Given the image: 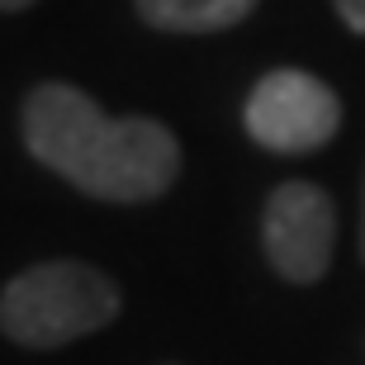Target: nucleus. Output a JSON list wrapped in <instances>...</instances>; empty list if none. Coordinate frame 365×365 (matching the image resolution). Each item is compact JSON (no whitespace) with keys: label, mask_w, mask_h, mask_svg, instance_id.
Returning a JSON list of instances; mask_svg holds the SVG:
<instances>
[{"label":"nucleus","mask_w":365,"mask_h":365,"mask_svg":"<svg viewBox=\"0 0 365 365\" xmlns=\"http://www.w3.org/2000/svg\"><path fill=\"white\" fill-rule=\"evenodd\" d=\"M19 133L38 166L105 204L162 200L180 176V143L157 119H109L86 91L43 81L19 105Z\"/></svg>","instance_id":"obj_1"},{"label":"nucleus","mask_w":365,"mask_h":365,"mask_svg":"<svg viewBox=\"0 0 365 365\" xmlns=\"http://www.w3.org/2000/svg\"><path fill=\"white\" fill-rule=\"evenodd\" d=\"M119 309V284L91 261H34L0 289V332L14 346L53 351L109 327Z\"/></svg>","instance_id":"obj_2"},{"label":"nucleus","mask_w":365,"mask_h":365,"mask_svg":"<svg viewBox=\"0 0 365 365\" xmlns=\"http://www.w3.org/2000/svg\"><path fill=\"white\" fill-rule=\"evenodd\" d=\"M242 123L257 148L280 152V157H299V152L332 143V133L341 128V100L313 71L280 67V71H266L252 86Z\"/></svg>","instance_id":"obj_3"},{"label":"nucleus","mask_w":365,"mask_h":365,"mask_svg":"<svg viewBox=\"0 0 365 365\" xmlns=\"http://www.w3.org/2000/svg\"><path fill=\"white\" fill-rule=\"evenodd\" d=\"M261 242L271 266L289 284L323 280L337 247V204L313 180H284L271 190L261 214Z\"/></svg>","instance_id":"obj_4"},{"label":"nucleus","mask_w":365,"mask_h":365,"mask_svg":"<svg viewBox=\"0 0 365 365\" xmlns=\"http://www.w3.org/2000/svg\"><path fill=\"white\" fill-rule=\"evenodd\" d=\"M133 10L162 34H223L242 24L257 0H133Z\"/></svg>","instance_id":"obj_5"},{"label":"nucleus","mask_w":365,"mask_h":365,"mask_svg":"<svg viewBox=\"0 0 365 365\" xmlns=\"http://www.w3.org/2000/svg\"><path fill=\"white\" fill-rule=\"evenodd\" d=\"M341 14V24L351 29V34H365V0H332Z\"/></svg>","instance_id":"obj_6"},{"label":"nucleus","mask_w":365,"mask_h":365,"mask_svg":"<svg viewBox=\"0 0 365 365\" xmlns=\"http://www.w3.org/2000/svg\"><path fill=\"white\" fill-rule=\"evenodd\" d=\"M29 5H38V0H0V14H19V10H29Z\"/></svg>","instance_id":"obj_7"},{"label":"nucleus","mask_w":365,"mask_h":365,"mask_svg":"<svg viewBox=\"0 0 365 365\" xmlns=\"http://www.w3.org/2000/svg\"><path fill=\"white\" fill-rule=\"evenodd\" d=\"M361 257H365V195H361Z\"/></svg>","instance_id":"obj_8"}]
</instances>
